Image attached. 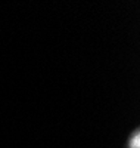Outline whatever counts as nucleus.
Here are the masks:
<instances>
[{
	"label": "nucleus",
	"mask_w": 140,
	"mask_h": 148,
	"mask_svg": "<svg viewBox=\"0 0 140 148\" xmlns=\"http://www.w3.org/2000/svg\"><path fill=\"white\" fill-rule=\"evenodd\" d=\"M139 145H140V136H139V132H136L131 141V148H140Z\"/></svg>",
	"instance_id": "1"
}]
</instances>
